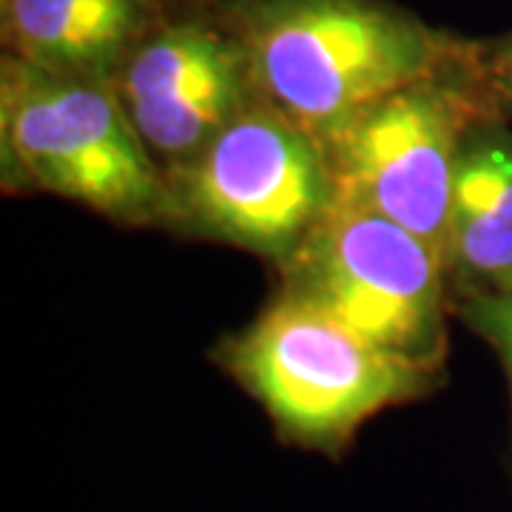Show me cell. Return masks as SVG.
<instances>
[{
	"label": "cell",
	"mask_w": 512,
	"mask_h": 512,
	"mask_svg": "<svg viewBox=\"0 0 512 512\" xmlns=\"http://www.w3.org/2000/svg\"><path fill=\"white\" fill-rule=\"evenodd\" d=\"M109 83L163 174L262 100L248 57L208 0H160Z\"/></svg>",
	"instance_id": "7"
},
{
	"label": "cell",
	"mask_w": 512,
	"mask_h": 512,
	"mask_svg": "<svg viewBox=\"0 0 512 512\" xmlns=\"http://www.w3.org/2000/svg\"><path fill=\"white\" fill-rule=\"evenodd\" d=\"M279 291L379 348L444 373L450 282L433 245L376 211L330 202L279 268Z\"/></svg>",
	"instance_id": "5"
},
{
	"label": "cell",
	"mask_w": 512,
	"mask_h": 512,
	"mask_svg": "<svg viewBox=\"0 0 512 512\" xmlns=\"http://www.w3.org/2000/svg\"><path fill=\"white\" fill-rule=\"evenodd\" d=\"M251 63L259 97L322 151L399 86L436 72L464 35L393 0H208Z\"/></svg>",
	"instance_id": "1"
},
{
	"label": "cell",
	"mask_w": 512,
	"mask_h": 512,
	"mask_svg": "<svg viewBox=\"0 0 512 512\" xmlns=\"http://www.w3.org/2000/svg\"><path fill=\"white\" fill-rule=\"evenodd\" d=\"M444 265L450 305L512 285V120L490 109L458 143Z\"/></svg>",
	"instance_id": "8"
},
{
	"label": "cell",
	"mask_w": 512,
	"mask_h": 512,
	"mask_svg": "<svg viewBox=\"0 0 512 512\" xmlns=\"http://www.w3.org/2000/svg\"><path fill=\"white\" fill-rule=\"evenodd\" d=\"M453 313L495 350L510 387L512 407V285L501 291H481L453 299Z\"/></svg>",
	"instance_id": "10"
},
{
	"label": "cell",
	"mask_w": 512,
	"mask_h": 512,
	"mask_svg": "<svg viewBox=\"0 0 512 512\" xmlns=\"http://www.w3.org/2000/svg\"><path fill=\"white\" fill-rule=\"evenodd\" d=\"M214 362L268 413L279 439L325 456L342 453L376 413L416 402L441 382L439 370L379 348L282 291L214 350Z\"/></svg>",
	"instance_id": "3"
},
{
	"label": "cell",
	"mask_w": 512,
	"mask_h": 512,
	"mask_svg": "<svg viewBox=\"0 0 512 512\" xmlns=\"http://www.w3.org/2000/svg\"><path fill=\"white\" fill-rule=\"evenodd\" d=\"M470 60L487 109L512 120V32L470 37Z\"/></svg>",
	"instance_id": "11"
},
{
	"label": "cell",
	"mask_w": 512,
	"mask_h": 512,
	"mask_svg": "<svg viewBox=\"0 0 512 512\" xmlns=\"http://www.w3.org/2000/svg\"><path fill=\"white\" fill-rule=\"evenodd\" d=\"M0 180L128 228H163L168 183L109 80L0 57Z\"/></svg>",
	"instance_id": "2"
},
{
	"label": "cell",
	"mask_w": 512,
	"mask_h": 512,
	"mask_svg": "<svg viewBox=\"0 0 512 512\" xmlns=\"http://www.w3.org/2000/svg\"><path fill=\"white\" fill-rule=\"evenodd\" d=\"M168 222L180 237L222 242L288 262L333 202L328 157L265 100L165 174Z\"/></svg>",
	"instance_id": "4"
},
{
	"label": "cell",
	"mask_w": 512,
	"mask_h": 512,
	"mask_svg": "<svg viewBox=\"0 0 512 512\" xmlns=\"http://www.w3.org/2000/svg\"><path fill=\"white\" fill-rule=\"evenodd\" d=\"M481 111L464 37L450 63L379 97L336 134L325 148L333 202L399 222L444 259L458 143Z\"/></svg>",
	"instance_id": "6"
},
{
	"label": "cell",
	"mask_w": 512,
	"mask_h": 512,
	"mask_svg": "<svg viewBox=\"0 0 512 512\" xmlns=\"http://www.w3.org/2000/svg\"><path fill=\"white\" fill-rule=\"evenodd\" d=\"M160 0H0L3 55L60 74L111 80Z\"/></svg>",
	"instance_id": "9"
}]
</instances>
